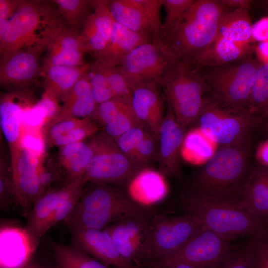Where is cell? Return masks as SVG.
I'll use <instances>...</instances> for the list:
<instances>
[{
	"label": "cell",
	"instance_id": "cell-1",
	"mask_svg": "<svg viewBox=\"0 0 268 268\" xmlns=\"http://www.w3.org/2000/svg\"><path fill=\"white\" fill-rule=\"evenodd\" d=\"M181 202L185 213L196 218L203 227L229 241L252 236L268 227V223L233 199L192 189L181 196Z\"/></svg>",
	"mask_w": 268,
	"mask_h": 268
},
{
	"label": "cell",
	"instance_id": "cell-2",
	"mask_svg": "<svg viewBox=\"0 0 268 268\" xmlns=\"http://www.w3.org/2000/svg\"><path fill=\"white\" fill-rule=\"evenodd\" d=\"M65 26L52 0H20L0 37V60L29 48L47 50Z\"/></svg>",
	"mask_w": 268,
	"mask_h": 268
},
{
	"label": "cell",
	"instance_id": "cell-3",
	"mask_svg": "<svg viewBox=\"0 0 268 268\" xmlns=\"http://www.w3.org/2000/svg\"><path fill=\"white\" fill-rule=\"evenodd\" d=\"M229 9L218 0H195L164 47L176 61L191 66L213 41Z\"/></svg>",
	"mask_w": 268,
	"mask_h": 268
},
{
	"label": "cell",
	"instance_id": "cell-4",
	"mask_svg": "<svg viewBox=\"0 0 268 268\" xmlns=\"http://www.w3.org/2000/svg\"><path fill=\"white\" fill-rule=\"evenodd\" d=\"M87 184L73 209L64 221L69 229H104L148 210L121 187L105 184Z\"/></svg>",
	"mask_w": 268,
	"mask_h": 268
},
{
	"label": "cell",
	"instance_id": "cell-5",
	"mask_svg": "<svg viewBox=\"0 0 268 268\" xmlns=\"http://www.w3.org/2000/svg\"><path fill=\"white\" fill-rule=\"evenodd\" d=\"M249 144L220 148L196 175L193 189L240 201L250 174Z\"/></svg>",
	"mask_w": 268,
	"mask_h": 268
},
{
	"label": "cell",
	"instance_id": "cell-6",
	"mask_svg": "<svg viewBox=\"0 0 268 268\" xmlns=\"http://www.w3.org/2000/svg\"><path fill=\"white\" fill-rule=\"evenodd\" d=\"M249 9H229L213 41L191 65L198 68L234 63L251 55L254 40Z\"/></svg>",
	"mask_w": 268,
	"mask_h": 268
},
{
	"label": "cell",
	"instance_id": "cell-7",
	"mask_svg": "<svg viewBox=\"0 0 268 268\" xmlns=\"http://www.w3.org/2000/svg\"><path fill=\"white\" fill-rule=\"evenodd\" d=\"M259 118L248 111L236 109L212 97H206L196 120L197 127L220 148L248 144Z\"/></svg>",
	"mask_w": 268,
	"mask_h": 268
},
{
	"label": "cell",
	"instance_id": "cell-8",
	"mask_svg": "<svg viewBox=\"0 0 268 268\" xmlns=\"http://www.w3.org/2000/svg\"><path fill=\"white\" fill-rule=\"evenodd\" d=\"M160 86L177 121L185 129L195 123L208 91L202 74L189 65L176 61L167 70Z\"/></svg>",
	"mask_w": 268,
	"mask_h": 268
},
{
	"label": "cell",
	"instance_id": "cell-9",
	"mask_svg": "<svg viewBox=\"0 0 268 268\" xmlns=\"http://www.w3.org/2000/svg\"><path fill=\"white\" fill-rule=\"evenodd\" d=\"M259 65L251 55L234 63L210 67V70L202 75L211 97L229 106L249 111Z\"/></svg>",
	"mask_w": 268,
	"mask_h": 268
},
{
	"label": "cell",
	"instance_id": "cell-10",
	"mask_svg": "<svg viewBox=\"0 0 268 268\" xmlns=\"http://www.w3.org/2000/svg\"><path fill=\"white\" fill-rule=\"evenodd\" d=\"M93 156L82 180L87 183L126 186L141 170L120 149L114 138L103 130L88 139Z\"/></svg>",
	"mask_w": 268,
	"mask_h": 268
},
{
	"label": "cell",
	"instance_id": "cell-11",
	"mask_svg": "<svg viewBox=\"0 0 268 268\" xmlns=\"http://www.w3.org/2000/svg\"><path fill=\"white\" fill-rule=\"evenodd\" d=\"M232 251L229 240L202 227L181 247L151 266L169 268L183 263L197 268H218Z\"/></svg>",
	"mask_w": 268,
	"mask_h": 268
},
{
	"label": "cell",
	"instance_id": "cell-12",
	"mask_svg": "<svg viewBox=\"0 0 268 268\" xmlns=\"http://www.w3.org/2000/svg\"><path fill=\"white\" fill-rule=\"evenodd\" d=\"M202 227L196 218L187 213L154 214L146 243L148 265L181 247Z\"/></svg>",
	"mask_w": 268,
	"mask_h": 268
},
{
	"label": "cell",
	"instance_id": "cell-13",
	"mask_svg": "<svg viewBox=\"0 0 268 268\" xmlns=\"http://www.w3.org/2000/svg\"><path fill=\"white\" fill-rule=\"evenodd\" d=\"M175 62L164 46L147 42L133 49L119 67L132 90L147 81H154L160 85L167 70Z\"/></svg>",
	"mask_w": 268,
	"mask_h": 268
},
{
	"label": "cell",
	"instance_id": "cell-14",
	"mask_svg": "<svg viewBox=\"0 0 268 268\" xmlns=\"http://www.w3.org/2000/svg\"><path fill=\"white\" fill-rule=\"evenodd\" d=\"M153 215L148 209L104 229L111 236L121 256L128 263H135L139 266L148 265L146 243Z\"/></svg>",
	"mask_w": 268,
	"mask_h": 268
},
{
	"label": "cell",
	"instance_id": "cell-15",
	"mask_svg": "<svg viewBox=\"0 0 268 268\" xmlns=\"http://www.w3.org/2000/svg\"><path fill=\"white\" fill-rule=\"evenodd\" d=\"M8 147L14 202L27 215L42 195L38 170L42 162L19 144Z\"/></svg>",
	"mask_w": 268,
	"mask_h": 268
},
{
	"label": "cell",
	"instance_id": "cell-16",
	"mask_svg": "<svg viewBox=\"0 0 268 268\" xmlns=\"http://www.w3.org/2000/svg\"><path fill=\"white\" fill-rule=\"evenodd\" d=\"M41 47L17 51L0 60V84L9 91L30 89L41 72Z\"/></svg>",
	"mask_w": 268,
	"mask_h": 268
},
{
	"label": "cell",
	"instance_id": "cell-17",
	"mask_svg": "<svg viewBox=\"0 0 268 268\" xmlns=\"http://www.w3.org/2000/svg\"><path fill=\"white\" fill-rule=\"evenodd\" d=\"M185 129L177 121L171 105L167 102L166 111L158 135L156 157L159 171L164 175L181 177V151Z\"/></svg>",
	"mask_w": 268,
	"mask_h": 268
},
{
	"label": "cell",
	"instance_id": "cell-18",
	"mask_svg": "<svg viewBox=\"0 0 268 268\" xmlns=\"http://www.w3.org/2000/svg\"><path fill=\"white\" fill-rule=\"evenodd\" d=\"M82 178L57 189H50L34 202L27 215L25 229L37 246L44 234V227L55 210L64 201L82 192L85 186Z\"/></svg>",
	"mask_w": 268,
	"mask_h": 268
},
{
	"label": "cell",
	"instance_id": "cell-19",
	"mask_svg": "<svg viewBox=\"0 0 268 268\" xmlns=\"http://www.w3.org/2000/svg\"><path fill=\"white\" fill-rule=\"evenodd\" d=\"M37 101L30 89L1 94L0 129L8 146L18 143L23 129L25 114Z\"/></svg>",
	"mask_w": 268,
	"mask_h": 268
},
{
	"label": "cell",
	"instance_id": "cell-20",
	"mask_svg": "<svg viewBox=\"0 0 268 268\" xmlns=\"http://www.w3.org/2000/svg\"><path fill=\"white\" fill-rule=\"evenodd\" d=\"M69 230L73 246L103 264L115 268H137L121 256L112 238L105 229L74 228Z\"/></svg>",
	"mask_w": 268,
	"mask_h": 268
},
{
	"label": "cell",
	"instance_id": "cell-21",
	"mask_svg": "<svg viewBox=\"0 0 268 268\" xmlns=\"http://www.w3.org/2000/svg\"><path fill=\"white\" fill-rule=\"evenodd\" d=\"M159 86L154 81H147L132 89V103L136 116L157 136L165 114Z\"/></svg>",
	"mask_w": 268,
	"mask_h": 268
},
{
	"label": "cell",
	"instance_id": "cell-22",
	"mask_svg": "<svg viewBox=\"0 0 268 268\" xmlns=\"http://www.w3.org/2000/svg\"><path fill=\"white\" fill-rule=\"evenodd\" d=\"M93 10L83 23L80 37L87 53L92 55L103 51L111 38L114 21L110 14L108 0H92Z\"/></svg>",
	"mask_w": 268,
	"mask_h": 268
},
{
	"label": "cell",
	"instance_id": "cell-23",
	"mask_svg": "<svg viewBox=\"0 0 268 268\" xmlns=\"http://www.w3.org/2000/svg\"><path fill=\"white\" fill-rule=\"evenodd\" d=\"M80 30L66 26L48 48L42 59L41 67L50 66H81L86 64L87 53Z\"/></svg>",
	"mask_w": 268,
	"mask_h": 268
},
{
	"label": "cell",
	"instance_id": "cell-24",
	"mask_svg": "<svg viewBox=\"0 0 268 268\" xmlns=\"http://www.w3.org/2000/svg\"><path fill=\"white\" fill-rule=\"evenodd\" d=\"M36 245L25 229L15 226L0 228L1 268H22L28 264Z\"/></svg>",
	"mask_w": 268,
	"mask_h": 268
},
{
	"label": "cell",
	"instance_id": "cell-25",
	"mask_svg": "<svg viewBox=\"0 0 268 268\" xmlns=\"http://www.w3.org/2000/svg\"><path fill=\"white\" fill-rule=\"evenodd\" d=\"M147 42H152L151 37L130 31L114 21L109 43L103 51L92 55L93 63L101 67L120 66L133 49Z\"/></svg>",
	"mask_w": 268,
	"mask_h": 268
},
{
	"label": "cell",
	"instance_id": "cell-26",
	"mask_svg": "<svg viewBox=\"0 0 268 268\" xmlns=\"http://www.w3.org/2000/svg\"><path fill=\"white\" fill-rule=\"evenodd\" d=\"M239 203L252 214L268 223V168L260 165L251 170Z\"/></svg>",
	"mask_w": 268,
	"mask_h": 268
},
{
	"label": "cell",
	"instance_id": "cell-27",
	"mask_svg": "<svg viewBox=\"0 0 268 268\" xmlns=\"http://www.w3.org/2000/svg\"><path fill=\"white\" fill-rule=\"evenodd\" d=\"M127 187L129 195L144 206L160 201L168 193L164 175L160 171L147 167L139 171Z\"/></svg>",
	"mask_w": 268,
	"mask_h": 268
},
{
	"label": "cell",
	"instance_id": "cell-28",
	"mask_svg": "<svg viewBox=\"0 0 268 268\" xmlns=\"http://www.w3.org/2000/svg\"><path fill=\"white\" fill-rule=\"evenodd\" d=\"M86 73L62 100L59 113L48 125L69 118L89 117L94 111L97 104Z\"/></svg>",
	"mask_w": 268,
	"mask_h": 268
},
{
	"label": "cell",
	"instance_id": "cell-29",
	"mask_svg": "<svg viewBox=\"0 0 268 268\" xmlns=\"http://www.w3.org/2000/svg\"><path fill=\"white\" fill-rule=\"evenodd\" d=\"M92 63L81 66H50L41 67L45 91L60 101L90 69Z\"/></svg>",
	"mask_w": 268,
	"mask_h": 268
},
{
	"label": "cell",
	"instance_id": "cell-30",
	"mask_svg": "<svg viewBox=\"0 0 268 268\" xmlns=\"http://www.w3.org/2000/svg\"><path fill=\"white\" fill-rule=\"evenodd\" d=\"M92 156L88 140L59 148L56 161L64 174L66 184L82 178Z\"/></svg>",
	"mask_w": 268,
	"mask_h": 268
},
{
	"label": "cell",
	"instance_id": "cell-31",
	"mask_svg": "<svg viewBox=\"0 0 268 268\" xmlns=\"http://www.w3.org/2000/svg\"><path fill=\"white\" fill-rule=\"evenodd\" d=\"M218 147L199 128L195 127L185 134L181 158L193 165L204 164L215 154Z\"/></svg>",
	"mask_w": 268,
	"mask_h": 268
},
{
	"label": "cell",
	"instance_id": "cell-32",
	"mask_svg": "<svg viewBox=\"0 0 268 268\" xmlns=\"http://www.w3.org/2000/svg\"><path fill=\"white\" fill-rule=\"evenodd\" d=\"M109 8L115 22L130 31L151 37L146 19L133 0H109Z\"/></svg>",
	"mask_w": 268,
	"mask_h": 268
},
{
	"label": "cell",
	"instance_id": "cell-33",
	"mask_svg": "<svg viewBox=\"0 0 268 268\" xmlns=\"http://www.w3.org/2000/svg\"><path fill=\"white\" fill-rule=\"evenodd\" d=\"M60 101L44 91L41 98L26 112L23 128L45 129L59 113L61 106Z\"/></svg>",
	"mask_w": 268,
	"mask_h": 268
},
{
	"label": "cell",
	"instance_id": "cell-34",
	"mask_svg": "<svg viewBox=\"0 0 268 268\" xmlns=\"http://www.w3.org/2000/svg\"><path fill=\"white\" fill-rule=\"evenodd\" d=\"M53 250L57 268H109L73 246L57 243Z\"/></svg>",
	"mask_w": 268,
	"mask_h": 268
},
{
	"label": "cell",
	"instance_id": "cell-35",
	"mask_svg": "<svg viewBox=\"0 0 268 268\" xmlns=\"http://www.w3.org/2000/svg\"><path fill=\"white\" fill-rule=\"evenodd\" d=\"M248 110L261 120L268 118V63L260 64L258 68Z\"/></svg>",
	"mask_w": 268,
	"mask_h": 268
},
{
	"label": "cell",
	"instance_id": "cell-36",
	"mask_svg": "<svg viewBox=\"0 0 268 268\" xmlns=\"http://www.w3.org/2000/svg\"><path fill=\"white\" fill-rule=\"evenodd\" d=\"M66 26L79 30L93 10L92 0H54Z\"/></svg>",
	"mask_w": 268,
	"mask_h": 268
},
{
	"label": "cell",
	"instance_id": "cell-37",
	"mask_svg": "<svg viewBox=\"0 0 268 268\" xmlns=\"http://www.w3.org/2000/svg\"><path fill=\"white\" fill-rule=\"evenodd\" d=\"M194 0H162L165 10V18L162 27L161 39L163 44L178 25Z\"/></svg>",
	"mask_w": 268,
	"mask_h": 268
},
{
	"label": "cell",
	"instance_id": "cell-38",
	"mask_svg": "<svg viewBox=\"0 0 268 268\" xmlns=\"http://www.w3.org/2000/svg\"><path fill=\"white\" fill-rule=\"evenodd\" d=\"M245 249L250 268H268V227L250 237Z\"/></svg>",
	"mask_w": 268,
	"mask_h": 268
},
{
	"label": "cell",
	"instance_id": "cell-39",
	"mask_svg": "<svg viewBox=\"0 0 268 268\" xmlns=\"http://www.w3.org/2000/svg\"><path fill=\"white\" fill-rule=\"evenodd\" d=\"M142 11L149 25L152 42L156 45L164 46L162 42V23L160 18V8L162 0H133Z\"/></svg>",
	"mask_w": 268,
	"mask_h": 268
},
{
	"label": "cell",
	"instance_id": "cell-40",
	"mask_svg": "<svg viewBox=\"0 0 268 268\" xmlns=\"http://www.w3.org/2000/svg\"><path fill=\"white\" fill-rule=\"evenodd\" d=\"M18 144L40 161L46 159L47 145L44 128H23Z\"/></svg>",
	"mask_w": 268,
	"mask_h": 268
},
{
	"label": "cell",
	"instance_id": "cell-41",
	"mask_svg": "<svg viewBox=\"0 0 268 268\" xmlns=\"http://www.w3.org/2000/svg\"><path fill=\"white\" fill-rule=\"evenodd\" d=\"M101 130L100 127L89 117L83 118L81 123L65 134L53 141L49 146L59 148L77 142L86 140Z\"/></svg>",
	"mask_w": 268,
	"mask_h": 268
},
{
	"label": "cell",
	"instance_id": "cell-42",
	"mask_svg": "<svg viewBox=\"0 0 268 268\" xmlns=\"http://www.w3.org/2000/svg\"><path fill=\"white\" fill-rule=\"evenodd\" d=\"M140 123L141 122L136 116L131 103L119 112L103 129L107 134L115 138Z\"/></svg>",
	"mask_w": 268,
	"mask_h": 268
},
{
	"label": "cell",
	"instance_id": "cell-43",
	"mask_svg": "<svg viewBox=\"0 0 268 268\" xmlns=\"http://www.w3.org/2000/svg\"><path fill=\"white\" fill-rule=\"evenodd\" d=\"M150 132L145 125L140 123L114 139L121 151L132 160L136 147Z\"/></svg>",
	"mask_w": 268,
	"mask_h": 268
},
{
	"label": "cell",
	"instance_id": "cell-44",
	"mask_svg": "<svg viewBox=\"0 0 268 268\" xmlns=\"http://www.w3.org/2000/svg\"><path fill=\"white\" fill-rule=\"evenodd\" d=\"M91 63V67L86 75L94 99L98 105L115 97L105 75L98 67L92 62Z\"/></svg>",
	"mask_w": 268,
	"mask_h": 268
},
{
	"label": "cell",
	"instance_id": "cell-45",
	"mask_svg": "<svg viewBox=\"0 0 268 268\" xmlns=\"http://www.w3.org/2000/svg\"><path fill=\"white\" fill-rule=\"evenodd\" d=\"M158 147V136L149 132L139 143L135 150L132 161L140 169L147 167L156 158Z\"/></svg>",
	"mask_w": 268,
	"mask_h": 268
},
{
	"label": "cell",
	"instance_id": "cell-46",
	"mask_svg": "<svg viewBox=\"0 0 268 268\" xmlns=\"http://www.w3.org/2000/svg\"><path fill=\"white\" fill-rule=\"evenodd\" d=\"M12 201L14 202L10 160L9 161L6 155L2 150L0 157V206L1 209H6Z\"/></svg>",
	"mask_w": 268,
	"mask_h": 268
},
{
	"label": "cell",
	"instance_id": "cell-47",
	"mask_svg": "<svg viewBox=\"0 0 268 268\" xmlns=\"http://www.w3.org/2000/svg\"><path fill=\"white\" fill-rule=\"evenodd\" d=\"M97 67L105 75L114 97L125 96L132 94L131 89L119 66L109 67Z\"/></svg>",
	"mask_w": 268,
	"mask_h": 268
},
{
	"label": "cell",
	"instance_id": "cell-48",
	"mask_svg": "<svg viewBox=\"0 0 268 268\" xmlns=\"http://www.w3.org/2000/svg\"><path fill=\"white\" fill-rule=\"evenodd\" d=\"M45 160L40 164L38 170L39 182L42 195L51 189L54 183L59 181L63 176L65 177L57 161L54 162L49 159L45 162Z\"/></svg>",
	"mask_w": 268,
	"mask_h": 268
},
{
	"label": "cell",
	"instance_id": "cell-49",
	"mask_svg": "<svg viewBox=\"0 0 268 268\" xmlns=\"http://www.w3.org/2000/svg\"><path fill=\"white\" fill-rule=\"evenodd\" d=\"M83 191L75 194L58 207L46 223L43 229L44 234L57 223L64 221L68 216L80 199Z\"/></svg>",
	"mask_w": 268,
	"mask_h": 268
},
{
	"label": "cell",
	"instance_id": "cell-50",
	"mask_svg": "<svg viewBox=\"0 0 268 268\" xmlns=\"http://www.w3.org/2000/svg\"><path fill=\"white\" fill-rule=\"evenodd\" d=\"M20 0H0V37L17 9Z\"/></svg>",
	"mask_w": 268,
	"mask_h": 268
},
{
	"label": "cell",
	"instance_id": "cell-51",
	"mask_svg": "<svg viewBox=\"0 0 268 268\" xmlns=\"http://www.w3.org/2000/svg\"><path fill=\"white\" fill-rule=\"evenodd\" d=\"M218 268H250L245 248L233 250Z\"/></svg>",
	"mask_w": 268,
	"mask_h": 268
},
{
	"label": "cell",
	"instance_id": "cell-52",
	"mask_svg": "<svg viewBox=\"0 0 268 268\" xmlns=\"http://www.w3.org/2000/svg\"><path fill=\"white\" fill-rule=\"evenodd\" d=\"M252 35L254 41H268V17H264L252 25Z\"/></svg>",
	"mask_w": 268,
	"mask_h": 268
},
{
	"label": "cell",
	"instance_id": "cell-53",
	"mask_svg": "<svg viewBox=\"0 0 268 268\" xmlns=\"http://www.w3.org/2000/svg\"><path fill=\"white\" fill-rule=\"evenodd\" d=\"M256 156L261 165L268 168V139L259 145Z\"/></svg>",
	"mask_w": 268,
	"mask_h": 268
},
{
	"label": "cell",
	"instance_id": "cell-54",
	"mask_svg": "<svg viewBox=\"0 0 268 268\" xmlns=\"http://www.w3.org/2000/svg\"><path fill=\"white\" fill-rule=\"evenodd\" d=\"M219 2L226 7L232 9H249L251 0H218Z\"/></svg>",
	"mask_w": 268,
	"mask_h": 268
},
{
	"label": "cell",
	"instance_id": "cell-55",
	"mask_svg": "<svg viewBox=\"0 0 268 268\" xmlns=\"http://www.w3.org/2000/svg\"><path fill=\"white\" fill-rule=\"evenodd\" d=\"M256 51L264 63H268V41L259 43Z\"/></svg>",
	"mask_w": 268,
	"mask_h": 268
},
{
	"label": "cell",
	"instance_id": "cell-56",
	"mask_svg": "<svg viewBox=\"0 0 268 268\" xmlns=\"http://www.w3.org/2000/svg\"><path fill=\"white\" fill-rule=\"evenodd\" d=\"M169 268H197L194 267L191 265L186 264V263H180L176 264L172 266Z\"/></svg>",
	"mask_w": 268,
	"mask_h": 268
},
{
	"label": "cell",
	"instance_id": "cell-57",
	"mask_svg": "<svg viewBox=\"0 0 268 268\" xmlns=\"http://www.w3.org/2000/svg\"><path fill=\"white\" fill-rule=\"evenodd\" d=\"M22 268H45L38 264L28 263V264H27L26 265H25L24 267H23Z\"/></svg>",
	"mask_w": 268,
	"mask_h": 268
},
{
	"label": "cell",
	"instance_id": "cell-58",
	"mask_svg": "<svg viewBox=\"0 0 268 268\" xmlns=\"http://www.w3.org/2000/svg\"><path fill=\"white\" fill-rule=\"evenodd\" d=\"M152 268H160V267H158V266H153V267H152Z\"/></svg>",
	"mask_w": 268,
	"mask_h": 268
},
{
	"label": "cell",
	"instance_id": "cell-59",
	"mask_svg": "<svg viewBox=\"0 0 268 268\" xmlns=\"http://www.w3.org/2000/svg\"><path fill=\"white\" fill-rule=\"evenodd\" d=\"M267 129L268 130V122H267Z\"/></svg>",
	"mask_w": 268,
	"mask_h": 268
}]
</instances>
